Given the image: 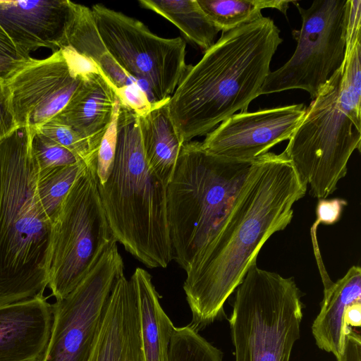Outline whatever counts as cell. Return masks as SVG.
I'll use <instances>...</instances> for the list:
<instances>
[{
    "mask_svg": "<svg viewBox=\"0 0 361 361\" xmlns=\"http://www.w3.org/2000/svg\"><path fill=\"white\" fill-rule=\"evenodd\" d=\"M307 189L283 152L255 160L216 234L185 270L191 327L199 332L224 315L225 302L267 240L290 223Z\"/></svg>",
    "mask_w": 361,
    "mask_h": 361,
    "instance_id": "obj_1",
    "label": "cell"
},
{
    "mask_svg": "<svg viewBox=\"0 0 361 361\" xmlns=\"http://www.w3.org/2000/svg\"><path fill=\"white\" fill-rule=\"evenodd\" d=\"M283 39L274 20L262 17L224 32L189 67L167 102L182 144L207 135L260 95L273 56Z\"/></svg>",
    "mask_w": 361,
    "mask_h": 361,
    "instance_id": "obj_2",
    "label": "cell"
},
{
    "mask_svg": "<svg viewBox=\"0 0 361 361\" xmlns=\"http://www.w3.org/2000/svg\"><path fill=\"white\" fill-rule=\"evenodd\" d=\"M32 131L0 141V305L42 296L48 286L52 221L37 195Z\"/></svg>",
    "mask_w": 361,
    "mask_h": 361,
    "instance_id": "obj_3",
    "label": "cell"
},
{
    "mask_svg": "<svg viewBox=\"0 0 361 361\" xmlns=\"http://www.w3.org/2000/svg\"><path fill=\"white\" fill-rule=\"evenodd\" d=\"M361 38L345 41L341 66L312 99L283 152L310 195L327 198L361 145Z\"/></svg>",
    "mask_w": 361,
    "mask_h": 361,
    "instance_id": "obj_4",
    "label": "cell"
},
{
    "mask_svg": "<svg viewBox=\"0 0 361 361\" xmlns=\"http://www.w3.org/2000/svg\"><path fill=\"white\" fill-rule=\"evenodd\" d=\"M98 187L116 242L146 267L166 268L173 259L166 186L147 164L137 114L121 102L113 167Z\"/></svg>",
    "mask_w": 361,
    "mask_h": 361,
    "instance_id": "obj_5",
    "label": "cell"
},
{
    "mask_svg": "<svg viewBox=\"0 0 361 361\" xmlns=\"http://www.w3.org/2000/svg\"><path fill=\"white\" fill-rule=\"evenodd\" d=\"M254 161L214 154L201 142L183 144L166 195L172 257L185 271L216 234Z\"/></svg>",
    "mask_w": 361,
    "mask_h": 361,
    "instance_id": "obj_6",
    "label": "cell"
},
{
    "mask_svg": "<svg viewBox=\"0 0 361 361\" xmlns=\"http://www.w3.org/2000/svg\"><path fill=\"white\" fill-rule=\"evenodd\" d=\"M235 290L229 319L235 361H290L303 308L294 279L255 263Z\"/></svg>",
    "mask_w": 361,
    "mask_h": 361,
    "instance_id": "obj_7",
    "label": "cell"
},
{
    "mask_svg": "<svg viewBox=\"0 0 361 361\" xmlns=\"http://www.w3.org/2000/svg\"><path fill=\"white\" fill-rule=\"evenodd\" d=\"M96 159L75 180L52 222L47 286L56 300L67 296L117 243L101 200Z\"/></svg>",
    "mask_w": 361,
    "mask_h": 361,
    "instance_id": "obj_8",
    "label": "cell"
},
{
    "mask_svg": "<svg viewBox=\"0 0 361 361\" xmlns=\"http://www.w3.org/2000/svg\"><path fill=\"white\" fill-rule=\"evenodd\" d=\"M91 10L108 52L149 102L169 101L189 67L185 40L159 37L140 20L100 4Z\"/></svg>",
    "mask_w": 361,
    "mask_h": 361,
    "instance_id": "obj_9",
    "label": "cell"
},
{
    "mask_svg": "<svg viewBox=\"0 0 361 361\" xmlns=\"http://www.w3.org/2000/svg\"><path fill=\"white\" fill-rule=\"evenodd\" d=\"M293 3L302 18L301 28L293 31L296 49L269 73L260 95L300 89L313 99L343 61L350 0H315L308 8Z\"/></svg>",
    "mask_w": 361,
    "mask_h": 361,
    "instance_id": "obj_10",
    "label": "cell"
},
{
    "mask_svg": "<svg viewBox=\"0 0 361 361\" xmlns=\"http://www.w3.org/2000/svg\"><path fill=\"white\" fill-rule=\"evenodd\" d=\"M95 68L67 48L43 59L14 60L1 77L18 126L35 131L57 116Z\"/></svg>",
    "mask_w": 361,
    "mask_h": 361,
    "instance_id": "obj_11",
    "label": "cell"
},
{
    "mask_svg": "<svg viewBox=\"0 0 361 361\" xmlns=\"http://www.w3.org/2000/svg\"><path fill=\"white\" fill-rule=\"evenodd\" d=\"M123 270L114 243L67 296L52 304L54 322L43 361H87L108 298Z\"/></svg>",
    "mask_w": 361,
    "mask_h": 361,
    "instance_id": "obj_12",
    "label": "cell"
},
{
    "mask_svg": "<svg viewBox=\"0 0 361 361\" xmlns=\"http://www.w3.org/2000/svg\"><path fill=\"white\" fill-rule=\"evenodd\" d=\"M304 104L234 114L206 135L208 152L224 157L253 161L289 140L302 122Z\"/></svg>",
    "mask_w": 361,
    "mask_h": 361,
    "instance_id": "obj_13",
    "label": "cell"
},
{
    "mask_svg": "<svg viewBox=\"0 0 361 361\" xmlns=\"http://www.w3.org/2000/svg\"><path fill=\"white\" fill-rule=\"evenodd\" d=\"M68 0L0 1V27L18 60L40 47L58 51L69 16Z\"/></svg>",
    "mask_w": 361,
    "mask_h": 361,
    "instance_id": "obj_14",
    "label": "cell"
},
{
    "mask_svg": "<svg viewBox=\"0 0 361 361\" xmlns=\"http://www.w3.org/2000/svg\"><path fill=\"white\" fill-rule=\"evenodd\" d=\"M53 322L44 295L0 305V361H43Z\"/></svg>",
    "mask_w": 361,
    "mask_h": 361,
    "instance_id": "obj_15",
    "label": "cell"
},
{
    "mask_svg": "<svg viewBox=\"0 0 361 361\" xmlns=\"http://www.w3.org/2000/svg\"><path fill=\"white\" fill-rule=\"evenodd\" d=\"M87 361H143L135 295L124 274L114 284Z\"/></svg>",
    "mask_w": 361,
    "mask_h": 361,
    "instance_id": "obj_16",
    "label": "cell"
},
{
    "mask_svg": "<svg viewBox=\"0 0 361 361\" xmlns=\"http://www.w3.org/2000/svg\"><path fill=\"white\" fill-rule=\"evenodd\" d=\"M322 281L324 298L312 332L318 348L333 353L338 360L343 353L345 336L353 329L345 324L347 312L353 305L361 302V269L354 265L336 282L329 278Z\"/></svg>",
    "mask_w": 361,
    "mask_h": 361,
    "instance_id": "obj_17",
    "label": "cell"
},
{
    "mask_svg": "<svg viewBox=\"0 0 361 361\" xmlns=\"http://www.w3.org/2000/svg\"><path fill=\"white\" fill-rule=\"evenodd\" d=\"M118 99L113 86L95 68L55 117L99 147L112 119Z\"/></svg>",
    "mask_w": 361,
    "mask_h": 361,
    "instance_id": "obj_18",
    "label": "cell"
},
{
    "mask_svg": "<svg viewBox=\"0 0 361 361\" xmlns=\"http://www.w3.org/2000/svg\"><path fill=\"white\" fill-rule=\"evenodd\" d=\"M69 6V16L59 49H70L92 62L113 86L117 96L126 87L137 85L106 49L98 32L91 8L71 1Z\"/></svg>",
    "mask_w": 361,
    "mask_h": 361,
    "instance_id": "obj_19",
    "label": "cell"
},
{
    "mask_svg": "<svg viewBox=\"0 0 361 361\" xmlns=\"http://www.w3.org/2000/svg\"><path fill=\"white\" fill-rule=\"evenodd\" d=\"M130 281L136 299L143 361H168L175 326L159 302L152 276L138 267Z\"/></svg>",
    "mask_w": 361,
    "mask_h": 361,
    "instance_id": "obj_20",
    "label": "cell"
},
{
    "mask_svg": "<svg viewBox=\"0 0 361 361\" xmlns=\"http://www.w3.org/2000/svg\"><path fill=\"white\" fill-rule=\"evenodd\" d=\"M167 102L153 105L147 111L137 114L147 164L166 186L183 145L171 120Z\"/></svg>",
    "mask_w": 361,
    "mask_h": 361,
    "instance_id": "obj_21",
    "label": "cell"
},
{
    "mask_svg": "<svg viewBox=\"0 0 361 361\" xmlns=\"http://www.w3.org/2000/svg\"><path fill=\"white\" fill-rule=\"evenodd\" d=\"M138 3L170 21L204 51L215 43L219 31L205 16L197 0H140Z\"/></svg>",
    "mask_w": 361,
    "mask_h": 361,
    "instance_id": "obj_22",
    "label": "cell"
},
{
    "mask_svg": "<svg viewBox=\"0 0 361 361\" xmlns=\"http://www.w3.org/2000/svg\"><path fill=\"white\" fill-rule=\"evenodd\" d=\"M285 0H197L208 20L222 32L255 21L263 17L262 10L271 8L285 16L288 4Z\"/></svg>",
    "mask_w": 361,
    "mask_h": 361,
    "instance_id": "obj_23",
    "label": "cell"
},
{
    "mask_svg": "<svg viewBox=\"0 0 361 361\" xmlns=\"http://www.w3.org/2000/svg\"><path fill=\"white\" fill-rule=\"evenodd\" d=\"M87 164V162L82 161L73 165L58 166L43 172L38 171L39 200L52 222L58 214L63 200Z\"/></svg>",
    "mask_w": 361,
    "mask_h": 361,
    "instance_id": "obj_24",
    "label": "cell"
},
{
    "mask_svg": "<svg viewBox=\"0 0 361 361\" xmlns=\"http://www.w3.org/2000/svg\"><path fill=\"white\" fill-rule=\"evenodd\" d=\"M222 352L189 324L175 327L168 361H222Z\"/></svg>",
    "mask_w": 361,
    "mask_h": 361,
    "instance_id": "obj_25",
    "label": "cell"
},
{
    "mask_svg": "<svg viewBox=\"0 0 361 361\" xmlns=\"http://www.w3.org/2000/svg\"><path fill=\"white\" fill-rule=\"evenodd\" d=\"M35 131L70 150L85 162L88 163L97 158L99 147L81 136L57 117L47 121Z\"/></svg>",
    "mask_w": 361,
    "mask_h": 361,
    "instance_id": "obj_26",
    "label": "cell"
},
{
    "mask_svg": "<svg viewBox=\"0 0 361 361\" xmlns=\"http://www.w3.org/2000/svg\"><path fill=\"white\" fill-rule=\"evenodd\" d=\"M31 147L39 172L84 161L70 150L38 131H32Z\"/></svg>",
    "mask_w": 361,
    "mask_h": 361,
    "instance_id": "obj_27",
    "label": "cell"
},
{
    "mask_svg": "<svg viewBox=\"0 0 361 361\" xmlns=\"http://www.w3.org/2000/svg\"><path fill=\"white\" fill-rule=\"evenodd\" d=\"M119 106L118 98L112 119L99 146L96 159V175L99 185L106 180L113 167L117 142V117Z\"/></svg>",
    "mask_w": 361,
    "mask_h": 361,
    "instance_id": "obj_28",
    "label": "cell"
},
{
    "mask_svg": "<svg viewBox=\"0 0 361 361\" xmlns=\"http://www.w3.org/2000/svg\"><path fill=\"white\" fill-rule=\"evenodd\" d=\"M348 202L342 198L319 199L316 207L317 219L312 231L319 224L332 225L338 222Z\"/></svg>",
    "mask_w": 361,
    "mask_h": 361,
    "instance_id": "obj_29",
    "label": "cell"
},
{
    "mask_svg": "<svg viewBox=\"0 0 361 361\" xmlns=\"http://www.w3.org/2000/svg\"><path fill=\"white\" fill-rule=\"evenodd\" d=\"M18 127L11 106L8 92L0 77V141Z\"/></svg>",
    "mask_w": 361,
    "mask_h": 361,
    "instance_id": "obj_30",
    "label": "cell"
},
{
    "mask_svg": "<svg viewBox=\"0 0 361 361\" xmlns=\"http://www.w3.org/2000/svg\"><path fill=\"white\" fill-rule=\"evenodd\" d=\"M337 361H361L360 331L352 329L348 332L343 353Z\"/></svg>",
    "mask_w": 361,
    "mask_h": 361,
    "instance_id": "obj_31",
    "label": "cell"
},
{
    "mask_svg": "<svg viewBox=\"0 0 361 361\" xmlns=\"http://www.w3.org/2000/svg\"><path fill=\"white\" fill-rule=\"evenodd\" d=\"M0 56L14 59L18 60L17 56L16 49L11 41V39L8 37L6 34L0 27Z\"/></svg>",
    "mask_w": 361,
    "mask_h": 361,
    "instance_id": "obj_32",
    "label": "cell"
}]
</instances>
